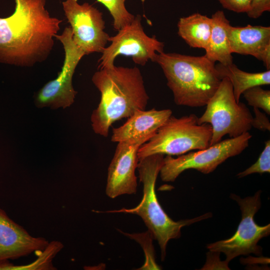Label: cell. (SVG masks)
Instances as JSON below:
<instances>
[{"label":"cell","mask_w":270,"mask_h":270,"mask_svg":"<svg viewBox=\"0 0 270 270\" xmlns=\"http://www.w3.org/2000/svg\"><path fill=\"white\" fill-rule=\"evenodd\" d=\"M242 94L250 106L261 108L268 114H270L269 90H264L260 86H256L247 89Z\"/></svg>","instance_id":"obj_21"},{"label":"cell","mask_w":270,"mask_h":270,"mask_svg":"<svg viewBox=\"0 0 270 270\" xmlns=\"http://www.w3.org/2000/svg\"><path fill=\"white\" fill-rule=\"evenodd\" d=\"M151 138L128 140L118 142L108 172L106 194L114 198L124 194H136L137 178L135 171L139 148Z\"/></svg>","instance_id":"obj_12"},{"label":"cell","mask_w":270,"mask_h":270,"mask_svg":"<svg viewBox=\"0 0 270 270\" xmlns=\"http://www.w3.org/2000/svg\"><path fill=\"white\" fill-rule=\"evenodd\" d=\"M178 34L190 46L205 49L212 28V20L199 13L180 18Z\"/></svg>","instance_id":"obj_18"},{"label":"cell","mask_w":270,"mask_h":270,"mask_svg":"<svg viewBox=\"0 0 270 270\" xmlns=\"http://www.w3.org/2000/svg\"><path fill=\"white\" fill-rule=\"evenodd\" d=\"M63 244L58 241H52L40 252L38 258L29 264L14 266L10 262L0 266V270H54L52 260L62 248Z\"/></svg>","instance_id":"obj_19"},{"label":"cell","mask_w":270,"mask_h":270,"mask_svg":"<svg viewBox=\"0 0 270 270\" xmlns=\"http://www.w3.org/2000/svg\"><path fill=\"white\" fill-rule=\"evenodd\" d=\"M254 108V116L252 117L251 122L252 127L262 131L270 130V122L266 116L261 112L259 108Z\"/></svg>","instance_id":"obj_25"},{"label":"cell","mask_w":270,"mask_h":270,"mask_svg":"<svg viewBox=\"0 0 270 270\" xmlns=\"http://www.w3.org/2000/svg\"><path fill=\"white\" fill-rule=\"evenodd\" d=\"M212 28L204 56L215 63L223 64L233 63L232 52L227 34L230 24L224 12L218 10L212 16Z\"/></svg>","instance_id":"obj_16"},{"label":"cell","mask_w":270,"mask_h":270,"mask_svg":"<svg viewBox=\"0 0 270 270\" xmlns=\"http://www.w3.org/2000/svg\"><path fill=\"white\" fill-rule=\"evenodd\" d=\"M270 172V140L265 142L264 148L257 161L244 171L239 172L236 176L243 178L254 173L263 174Z\"/></svg>","instance_id":"obj_22"},{"label":"cell","mask_w":270,"mask_h":270,"mask_svg":"<svg viewBox=\"0 0 270 270\" xmlns=\"http://www.w3.org/2000/svg\"><path fill=\"white\" fill-rule=\"evenodd\" d=\"M12 15L0 18V62L30 67L45 60L62 20L50 16L46 0H14Z\"/></svg>","instance_id":"obj_1"},{"label":"cell","mask_w":270,"mask_h":270,"mask_svg":"<svg viewBox=\"0 0 270 270\" xmlns=\"http://www.w3.org/2000/svg\"><path fill=\"white\" fill-rule=\"evenodd\" d=\"M212 128L208 124H200L194 114L178 118L172 115L156 133L138 151V160L146 156L162 154L180 156L210 146Z\"/></svg>","instance_id":"obj_5"},{"label":"cell","mask_w":270,"mask_h":270,"mask_svg":"<svg viewBox=\"0 0 270 270\" xmlns=\"http://www.w3.org/2000/svg\"><path fill=\"white\" fill-rule=\"evenodd\" d=\"M260 194L259 190L254 196L244 198L231 194L230 197L238 202L242 212V220L238 229L230 238L207 246L212 252L224 253L226 256V264L240 255L262 254V248L258 243L270 234V224L260 226L254 220V216L261 206Z\"/></svg>","instance_id":"obj_8"},{"label":"cell","mask_w":270,"mask_h":270,"mask_svg":"<svg viewBox=\"0 0 270 270\" xmlns=\"http://www.w3.org/2000/svg\"><path fill=\"white\" fill-rule=\"evenodd\" d=\"M206 106L204 112L198 118V122L208 124L212 126L210 146L218 142L226 135L236 138L252 128L253 116L245 104L236 101L232 86L227 78L222 79Z\"/></svg>","instance_id":"obj_6"},{"label":"cell","mask_w":270,"mask_h":270,"mask_svg":"<svg viewBox=\"0 0 270 270\" xmlns=\"http://www.w3.org/2000/svg\"><path fill=\"white\" fill-rule=\"evenodd\" d=\"M172 115L170 109L138 110L122 126L113 128L111 140L120 142L144 137L152 138Z\"/></svg>","instance_id":"obj_15"},{"label":"cell","mask_w":270,"mask_h":270,"mask_svg":"<svg viewBox=\"0 0 270 270\" xmlns=\"http://www.w3.org/2000/svg\"><path fill=\"white\" fill-rule=\"evenodd\" d=\"M222 7L236 12H246L250 8L251 0H218Z\"/></svg>","instance_id":"obj_24"},{"label":"cell","mask_w":270,"mask_h":270,"mask_svg":"<svg viewBox=\"0 0 270 270\" xmlns=\"http://www.w3.org/2000/svg\"><path fill=\"white\" fill-rule=\"evenodd\" d=\"M252 136L248 132L176 158L166 155L160 172V178L164 182H174L180 174L189 169L196 170L204 174L212 172L226 160L239 154L248 148Z\"/></svg>","instance_id":"obj_7"},{"label":"cell","mask_w":270,"mask_h":270,"mask_svg":"<svg viewBox=\"0 0 270 270\" xmlns=\"http://www.w3.org/2000/svg\"><path fill=\"white\" fill-rule=\"evenodd\" d=\"M103 4L109 10L113 20V26L119 30L130 24L135 16L130 14L125 6L124 0H97Z\"/></svg>","instance_id":"obj_20"},{"label":"cell","mask_w":270,"mask_h":270,"mask_svg":"<svg viewBox=\"0 0 270 270\" xmlns=\"http://www.w3.org/2000/svg\"><path fill=\"white\" fill-rule=\"evenodd\" d=\"M92 82L101 95L90 118L96 134L107 137L114 122L146 110L149 97L138 68L114 65L100 68L94 74Z\"/></svg>","instance_id":"obj_2"},{"label":"cell","mask_w":270,"mask_h":270,"mask_svg":"<svg viewBox=\"0 0 270 270\" xmlns=\"http://www.w3.org/2000/svg\"><path fill=\"white\" fill-rule=\"evenodd\" d=\"M164 154H154L139 160L137 168L140 181L143 184V196L141 202L134 208H123L110 211L140 216L148 227L151 237L158 242L162 260L166 256L168 241L179 238L182 228L212 216L211 212H208L192 219L176 222L165 212L158 200L155 192L156 182L164 164Z\"/></svg>","instance_id":"obj_4"},{"label":"cell","mask_w":270,"mask_h":270,"mask_svg":"<svg viewBox=\"0 0 270 270\" xmlns=\"http://www.w3.org/2000/svg\"><path fill=\"white\" fill-rule=\"evenodd\" d=\"M56 38L64 46L63 66L56 78L46 84L37 94L35 103L38 108L56 109L69 107L74 103L76 94L72 84V76L78 64L86 54L74 42L70 27L66 28Z\"/></svg>","instance_id":"obj_10"},{"label":"cell","mask_w":270,"mask_h":270,"mask_svg":"<svg viewBox=\"0 0 270 270\" xmlns=\"http://www.w3.org/2000/svg\"><path fill=\"white\" fill-rule=\"evenodd\" d=\"M154 62L162 68L174 102L178 106L192 108L206 106L222 80L215 63L204 56L164 52L156 54Z\"/></svg>","instance_id":"obj_3"},{"label":"cell","mask_w":270,"mask_h":270,"mask_svg":"<svg viewBox=\"0 0 270 270\" xmlns=\"http://www.w3.org/2000/svg\"><path fill=\"white\" fill-rule=\"evenodd\" d=\"M140 15L110 36L111 44L106 47L98 60V68L114 66L116 57L120 55L132 56L134 62L142 66L150 60L154 62L157 54L164 52V44L155 36H148L144 32Z\"/></svg>","instance_id":"obj_9"},{"label":"cell","mask_w":270,"mask_h":270,"mask_svg":"<svg viewBox=\"0 0 270 270\" xmlns=\"http://www.w3.org/2000/svg\"><path fill=\"white\" fill-rule=\"evenodd\" d=\"M270 11V0H251L250 8L246 12L252 18H258L265 12Z\"/></svg>","instance_id":"obj_23"},{"label":"cell","mask_w":270,"mask_h":270,"mask_svg":"<svg viewBox=\"0 0 270 270\" xmlns=\"http://www.w3.org/2000/svg\"><path fill=\"white\" fill-rule=\"evenodd\" d=\"M232 53L250 55L270 69V27L248 24L244 27H227Z\"/></svg>","instance_id":"obj_14"},{"label":"cell","mask_w":270,"mask_h":270,"mask_svg":"<svg viewBox=\"0 0 270 270\" xmlns=\"http://www.w3.org/2000/svg\"><path fill=\"white\" fill-rule=\"evenodd\" d=\"M48 242L30 236L0 208V266L34 252L43 250Z\"/></svg>","instance_id":"obj_13"},{"label":"cell","mask_w":270,"mask_h":270,"mask_svg":"<svg viewBox=\"0 0 270 270\" xmlns=\"http://www.w3.org/2000/svg\"><path fill=\"white\" fill-rule=\"evenodd\" d=\"M215 68L220 78H227L232 86L236 101L240 102V96L247 89L256 86L270 84V70L260 72H248L239 69L234 63H218Z\"/></svg>","instance_id":"obj_17"},{"label":"cell","mask_w":270,"mask_h":270,"mask_svg":"<svg viewBox=\"0 0 270 270\" xmlns=\"http://www.w3.org/2000/svg\"><path fill=\"white\" fill-rule=\"evenodd\" d=\"M124 0L126 1V0Z\"/></svg>","instance_id":"obj_26"},{"label":"cell","mask_w":270,"mask_h":270,"mask_svg":"<svg viewBox=\"0 0 270 270\" xmlns=\"http://www.w3.org/2000/svg\"><path fill=\"white\" fill-rule=\"evenodd\" d=\"M62 4L74 44L86 55L102 52L110 37L104 31L102 14L88 3L80 4L77 0H66Z\"/></svg>","instance_id":"obj_11"}]
</instances>
